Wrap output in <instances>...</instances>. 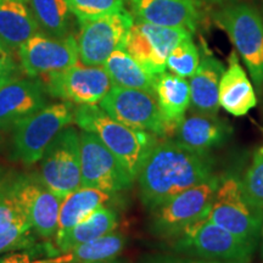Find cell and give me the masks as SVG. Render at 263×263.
<instances>
[{
	"mask_svg": "<svg viewBox=\"0 0 263 263\" xmlns=\"http://www.w3.org/2000/svg\"><path fill=\"white\" fill-rule=\"evenodd\" d=\"M38 177L61 199L81 188L80 132L65 127L52 139L41 159Z\"/></svg>",
	"mask_w": 263,
	"mask_h": 263,
	"instance_id": "ba28073f",
	"label": "cell"
},
{
	"mask_svg": "<svg viewBox=\"0 0 263 263\" xmlns=\"http://www.w3.org/2000/svg\"><path fill=\"white\" fill-rule=\"evenodd\" d=\"M155 95L170 138H172L190 105L189 81L164 71L156 76Z\"/></svg>",
	"mask_w": 263,
	"mask_h": 263,
	"instance_id": "44dd1931",
	"label": "cell"
},
{
	"mask_svg": "<svg viewBox=\"0 0 263 263\" xmlns=\"http://www.w3.org/2000/svg\"><path fill=\"white\" fill-rule=\"evenodd\" d=\"M112 85L155 94L156 76L134 60L124 49H117L103 65Z\"/></svg>",
	"mask_w": 263,
	"mask_h": 263,
	"instance_id": "d4e9b609",
	"label": "cell"
},
{
	"mask_svg": "<svg viewBox=\"0 0 263 263\" xmlns=\"http://www.w3.org/2000/svg\"><path fill=\"white\" fill-rule=\"evenodd\" d=\"M137 21L162 27L196 31L200 21L196 0H128Z\"/></svg>",
	"mask_w": 263,
	"mask_h": 263,
	"instance_id": "e0dca14e",
	"label": "cell"
},
{
	"mask_svg": "<svg viewBox=\"0 0 263 263\" xmlns=\"http://www.w3.org/2000/svg\"><path fill=\"white\" fill-rule=\"evenodd\" d=\"M134 16L126 9L97 20L80 22L77 45L82 64L103 66L117 49H124Z\"/></svg>",
	"mask_w": 263,
	"mask_h": 263,
	"instance_id": "30bf717a",
	"label": "cell"
},
{
	"mask_svg": "<svg viewBox=\"0 0 263 263\" xmlns=\"http://www.w3.org/2000/svg\"><path fill=\"white\" fill-rule=\"evenodd\" d=\"M78 21H89L124 9L126 0H66Z\"/></svg>",
	"mask_w": 263,
	"mask_h": 263,
	"instance_id": "4dcf8cb0",
	"label": "cell"
},
{
	"mask_svg": "<svg viewBox=\"0 0 263 263\" xmlns=\"http://www.w3.org/2000/svg\"><path fill=\"white\" fill-rule=\"evenodd\" d=\"M219 27L228 33L256 85H263V20L245 3L223 6L215 14Z\"/></svg>",
	"mask_w": 263,
	"mask_h": 263,
	"instance_id": "8992f818",
	"label": "cell"
},
{
	"mask_svg": "<svg viewBox=\"0 0 263 263\" xmlns=\"http://www.w3.org/2000/svg\"><path fill=\"white\" fill-rule=\"evenodd\" d=\"M47 93L42 82L17 77L0 85V132L11 130L48 105Z\"/></svg>",
	"mask_w": 263,
	"mask_h": 263,
	"instance_id": "2e32d148",
	"label": "cell"
},
{
	"mask_svg": "<svg viewBox=\"0 0 263 263\" xmlns=\"http://www.w3.org/2000/svg\"><path fill=\"white\" fill-rule=\"evenodd\" d=\"M17 51L22 70L31 77L67 70L80 61L77 39L72 34L57 38L38 32Z\"/></svg>",
	"mask_w": 263,
	"mask_h": 263,
	"instance_id": "9a60e30c",
	"label": "cell"
},
{
	"mask_svg": "<svg viewBox=\"0 0 263 263\" xmlns=\"http://www.w3.org/2000/svg\"><path fill=\"white\" fill-rule=\"evenodd\" d=\"M200 60H201V54L190 35V37L184 38L171 51L167 59L166 67L174 74L183 78H190L199 67Z\"/></svg>",
	"mask_w": 263,
	"mask_h": 263,
	"instance_id": "83f0119b",
	"label": "cell"
},
{
	"mask_svg": "<svg viewBox=\"0 0 263 263\" xmlns=\"http://www.w3.org/2000/svg\"><path fill=\"white\" fill-rule=\"evenodd\" d=\"M45 77L44 87L51 97L77 105L100 104L112 87L103 66H88L81 61Z\"/></svg>",
	"mask_w": 263,
	"mask_h": 263,
	"instance_id": "4fadbf2b",
	"label": "cell"
},
{
	"mask_svg": "<svg viewBox=\"0 0 263 263\" xmlns=\"http://www.w3.org/2000/svg\"><path fill=\"white\" fill-rule=\"evenodd\" d=\"M190 35L193 33L185 28L162 27L136 20L128 33L124 50L146 71L157 76L167 70L171 51Z\"/></svg>",
	"mask_w": 263,
	"mask_h": 263,
	"instance_id": "7c38bea8",
	"label": "cell"
},
{
	"mask_svg": "<svg viewBox=\"0 0 263 263\" xmlns=\"http://www.w3.org/2000/svg\"><path fill=\"white\" fill-rule=\"evenodd\" d=\"M12 188L22 212L32 230L42 238L55 235L62 199L55 195L38 174H17L11 177Z\"/></svg>",
	"mask_w": 263,
	"mask_h": 263,
	"instance_id": "5bb4252c",
	"label": "cell"
},
{
	"mask_svg": "<svg viewBox=\"0 0 263 263\" xmlns=\"http://www.w3.org/2000/svg\"><path fill=\"white\" fill-rule=\"evenodd\" d=\"M139 263H219V262H210L203 261V259L197 258H186V257H177V256L170 255H155L146 256Z\"/></svg>",
	"mask_w": 263,
	"mask_h": 263,
	"instance_id": "836d02e7",
	"label": "cell"
},
{
	"mask_svg": "<svg viewBox=\"0 0 263 263\" xmlns=\"http://www.w3.org/2000/svg\"><path fill=\"white\" fill-rule=\"evenodd\" d=\"M262 255H263V226H262Z\"/></svg>",
	"mask_w": 263,
	"mask_h": 263,
	"instance_id": "74e56055",
	"label": "cell"
},
{
	"mask_svg": "<svg viewBox=\"0 0 263 263\" xmlns=\"http://www.w3.org/2000/svg\"><path fill=\"white\" fill-rule=\"evenodd\" d=\"M18 66L16 64L12 50L0 39V85L16 77Z\"/></svg>",
	"mask_w": 263,
	"mask_h": 263,
	"instance_id": "d6a6232c",
	"label": "cell"
},
{
	"mask_svg": "<svg viewBox=\"0 0 263 263\" xmlns=\"http://www.w3.org/2000/svg\"><path fill=\"white\" fill-rule=\"evenodd\" d=\"M20 224H29L16 199L11 177L0 178V233Z\"/></svg>",
	"mask_w": 263,
	"mask_h": 263,
	"instance_id": "f1b7e54d",
	"label": "cell"
},
{
	"mask_svg": "<svg viewBox=\"0 0 263 263\" xmlns=\"http://www.w3.org/2000/svg\"><path fill=\"white\" fill-rule=\"evenodd\" d=\"M203 2H207V3H218V2H222V0H203Z\"/></svg>",
	"mask_w": 263,
	"mask_h": 263,
	"instance_id": "8d00e7d4",
	"label": "cell"
},
{
	"mask_svg": "<svg viewBox=\"0 0 263 263\" xmlns=\"http://www.w3.org/2000/svg\"><path fill=\"white\" fill-rule=\"evenodd\" d=\"M257 105V98L248 74L235 51L228 58V66L219 83V106L233 116H244Z\"/></svg>",
	"mask_w": 263,
	"mask_h": 263,
	"instance_id": "ffe728a7",
	"label": "cell"
},
{
	"mask_svg": "<svg viewBox=\"0 0 263 263\" xmlns=\"http://www.w3.org/2000/svg\"><path fill=\"white\" fill-rule=\"evenodd\" d=\"M219 184L221 179L213 176L154 209L150 224L153 234L174 239L185 229L207 219Z\"/></svg>",
	"mask_w": 263,
	"mask_h": 263,
	"instance_id": "3957f363",
	"label": "cell"
},
{
	"mask_svg": "<svg viewBox=\"0 0 263 263\" xmlns=\"http://www.w3.org/2000/svg\"><path fill=\"white\" fill-rule=\"evenodd\" d=\"M101 263H123L122 261H118L117 258H115V259H111V261H107V262H101Z\"/></svg>",
	"mask_w": 263,
	"mask_h": 263,
	"instance_id": "d590c367",
	"label": "cell"
},
{
	"mask_svg": "<svg viewBox=\"0 0 263 263\" xmlns=\"http://www.w3.org/2000/svg\"><path fill=\"white\" fill-rule=\"evenodd\" d=\"M74 106L68 101L48 104L12 128V157L24 164L41 161L49 144L74 121Z\"/></svg>",
	"mask_w": 263,
	"mask_h": 263,
	"instance_id": "277c9868",
	"label": "cell"
},
{
	"mask_svg": "<svg viewBox=\"0 0 263 263\" xmlns=\"http://www.w3.org/2000/svg\"><path fill=\"white\" fill-rule=\"evenodd\" d=\"M0 263H42V261L33 259L28 252H14L0 258Z\"/></svg>",
	"mask_w": 263,
	"mask_h": 263,
	"instance_id": "e575fe53",
	"label": "cell"
},
{
	"mask_svg": "<svg viewBox=\"0 0 263 263\" xmlns=\"http://www.w3.org/2000/svg\"><path fill=\"white\" fill-rule=\"evenodd\" d=\"M126 246V236L112 232L77 248L41 259L42 263H101L117 258Z\"/></svg>",
	"mask_w": 263,
	"mask_h": 263,
	"instance_id": "cb8c5ba5",
	"label": "cell"
},
{
	"mask_svg": "<svg viewBox=\"0 0 263 263\" xmlns=\"http://www.w3.org/2000/svg\"><path fill=\"white\" fill-rule=\"evenodd\" d=\"M240 184L246 202L254 209L263 211V146L255 153Z\"/></svg>",
	"mask_w": 263,
	"mask_h": 263,
	"instance_id": "f546056e",
	"label": "cell"
},
{
	"mask_svg": "<svg viewBox=\"0 0 263 263\" xmlns=\"http://www.w3.org/2000/svg\"><path fill=\"white\" fill-rule=\"evenodd\" d=\"M41 32L27 0H0V39L11 50Z\"/></svg>",
	"mask_w": 263,
	"mask_h": 263,
	"instance_id": "7402d4cb",
	"label": "cell"
},
{
	"mask_svg": "<svg viewBox=\"0 0 263 263\" xmlns=\"http://www.w3.org/2000/svg\"><path fill=\"white\" fill-rule=\"evenodd\" d=\"M224 65L203 50L199 67L190 77V104L199 114L217 115L219 108V83Z\"/></svg>",
	"mask_w": 263,
	"mask_h": 263,
	"instance_id": "d6986e66",
	"label": "cell"
},
{
	"mask_svg": "<svg viewBox=\"0 0 263 263\" xmlns=\"http://www.w3.org/2000/svg\"><path fill=\"white\" fill-rule=\"evenodd\" d=\"M80 139L81 186L110 194L130 188L134 178L97 136L82 130Z\"/></svg>",
	"mask_w": 263,
	"mask_h": 263,
	"instance_id": "8fae6325",
	"label": "cell"
},
{
	"mask_svg": "<svg viewBox=\"0 0 263 263\" xmlns=\"http://www.w3.org/2000/svg\"><path fill=\"white\" fill-rule=\"evenodd\" d=\"M172 240L176 252L219 263H250L256 249L209 219L185 229Z\"/></svg>",
	"mask_w": 263,
	"mask_h": 263,
	"instance_id": "5b68a950",
	"label": "cell"
},
{
	"mask_svg": "<svg viewBox=\"0 0 263 263\" xmlns=\"http://www.w3.org/2000/svg\"><path fill=\"white\" fill-rule=\"evenodd\" d=\"M74 122L82 130L97 136L134 179L151 147L159 140L154 134L118 122L98 105H78L74 108Z\"/></svg>",
	"mask_w": 263,
	"mask_h": 263,
	"instance_id": "7a4b0ae2",
	"label": "cell"
},
{
	"mask_svg": "<svg viewBox=\"0 0 263 263\" xmlns=\"http://www.w3.org/2000/svg\"><path fill=\"white\" fill-rule=\"evenodd\" d=\"M112 194L95 188L81 186L66 195L61 201L58 232H64L89 217L111 200Z\"/></svg>",
	"mask_w": 263,
	"mask_h": 263,
	"instance_id": "484cf974",
	"label": "cell"
},
{
	"mask_svg": "<svg viewBox=\"0 0 263 263\" xmlns=\"http://www.w3.org/2000/svg\"><path fill=\"white\" fill-rule=\"evenodd\" d=\"M31 232L32 228L29 224H20L0 233V254L32 248L34 238Z\"/></svg>",
	"mask_w": 263,
	"mask_h": 263,
	"instance_id": "1f68e13d",
	"label": "cell"
},
{
	"mask_svg": "<svg viewBox=\"0 0 263 263\" xmlns=\"http://www.w3.org/2000/svg\"><path fill=\"white\" fill-rule=\"evenodd\" d=\"M213 176V160L210 154L190 150L172 138H161L151 147L138 173L141 202L153 211Z\"/></svg>",
	"mask_w": 263,
	"mask_h": 263,
	"instance_id": "6da1fadb",
	"label": "cell"
},
{
	"mask_svg": "<svg viewBox=\"0 0 263 263\" xmlns=\"http://www.w3.org/2000/svg\"><path fill=\"white\" fill-rule=\"evenodd\" d=\"M116 212L103 206L72 228L57 233L55 248L58 254H64L85 242L110 234L116 230Z\"/></svg>",
	"mask_w": 263,
	"mask_h": 263,
	"instance_id": "603a6c76",
	"label": "cell"
},
{
	"mask_svg": "<svg viewBox=\"0 0 263 263\" xmlns=\"http://www.w3.org/2000/svg\"><path fill=\"white\" fill-rule=\"evenodd\" d=\"M99 106L108 116L133 129L147 132L157 138H170L155 94L112 85Z\"/></svg>",
	"mask_w": 263,
	"mask_h": 263,
	"instance_id": "9c48e42d",
	"label": "cell"
},
{
	"mask_svg": "<svg viewBox=\"0 0 263 263\" xmlns=\"http://www.w3.org/2000/svg\"><path fill=\"white\" fill-rule=\"evenodd\" d=\"M207 219L246 244L257 246L263 226V211L246 202L240 180L234 177H228L219 184Z\"/></svg>",
	"mask_w": 263,
	"mask_h": 263,
	"instance_id": "52a82bcc",
	"label": "cell"
},
{
	"mask_svg": "<svg viewBox=\"0 0 263 263\" xmlns=\"http://www.w3.org/2000/svg\"><path fill=\"white\" fill-rule=\"evenodd\" d=\"M232 132L233 128L216 115L195 112L183 117L172 138L190 150L210 154L212 149L223 145Z\"/></svg>",
	"mask_w": 263,
	"mask_h": 263,
	"instance_id": "ac0fdd59",
	"label": "cell"
},
{
	"mask_svg": "<svg viewBox=\"0 0 263 263\" xmlns=\"http://www.w3.org/2000/svg\"><path fill=\"white\" fill-rule=\"evenodd\" d=\"M27 3L43 33L57 38L68 35L72 11L66 0H27Z\"/></svg>",
	"mask_w": 263,
	"mask_h": 263,
	"instance_id": "4316f807",
	"label": "cell"
}]
</instances>
